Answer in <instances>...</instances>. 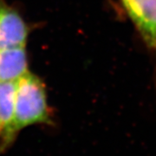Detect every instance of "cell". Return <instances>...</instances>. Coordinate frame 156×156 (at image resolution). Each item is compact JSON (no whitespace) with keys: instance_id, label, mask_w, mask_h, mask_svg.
I'll list each match as a JSON object with an SVG mask.
<instances>
[{"instance_id":"5b68a950","label":"cell","mask_w":156,"mask_h":156,"mask_svg":"<svg viewBox=\"0 0 156 156\" xmlns=\"http://www.w3.org/2000/svg\"><path fill=\"white\" fill-rule=\"evenodd\" d=\"M28 71L25 45L0 49V83L17 82Z\"/></svg>"},{"instance_id":"277c9868","label":"cell","mask_w":156,"mask_h":156,"mask_svg":"<svg viewBox=\"0 0 156 156\" xmlns=\"http://www.w3.org/2000/svg\"><path fill=\"white\" fill-rule=\"evenodd\" d=\"M16 82L0 83V153L8 150L17 136L13 131Z\"/></svg>"},{"instance_id":"7a4b0ae2","label":"cell","mask_w":156,"mask_h":156,"mask_svg":"<svg viewBox=\"0 0 156 156\" xmlns=\"http://www.w3.org/2000/svg\"><path fill=\"white\" fill-rule=\"evenodd\" d=\"M144 43L156 50V0H121Z\"/></svg>"},{"instance_id":"3957f363","label":"cell","mask_w":156,"mask_h":156,"mask_svg":"<svg viewBox=\"0 0 156 156\" xmlns=\"http://www.w3.org/2000/svg\"><path fill=\"white\" fill-rule=\"evenodd\" d=\"M28 34V26L21 15L5 0H0V49L25 45Z\"/></svg>"},{"instance_id":"6da1fadb","label":"cell","mask_w":156,"mask_h":156,"mask_svg":"<svg viewBox=\"0 0 156 156\" xmlns=\"http://www.w3.org/2000/svg\"><path fill=\"white\" fill-rule=\"evenodd\" d=\"M52 124L45 87L41 79L30 71L16 82L13 131L16 136L29 126Z\"/></svg>"}]
</instances>
